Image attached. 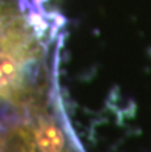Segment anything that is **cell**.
<instances>
[{
	"label": "cell",
	"instance_id": "6da1fadb",
	"mask_svg": "<svg viewBox=\"0 0 151 152\" xmlns=\"http://www.w3.org/2000/svg\"><path fill=\"white\" fill-rule=\"evenodd\" d=\"M54 95V94H52ZM51 97V95H49ZM43 100V98H42ZM29 103H32V102H29ZM5 104H23V103H2L0 106H5ZM13 128V126H11ZM11 128L8 129V132L6 134H3L2 132V126H0V152H8V137H10V131H11Z\"/></svg>",
	"mask_w": 151,
	"mask_h": 152
}]
</instances>
